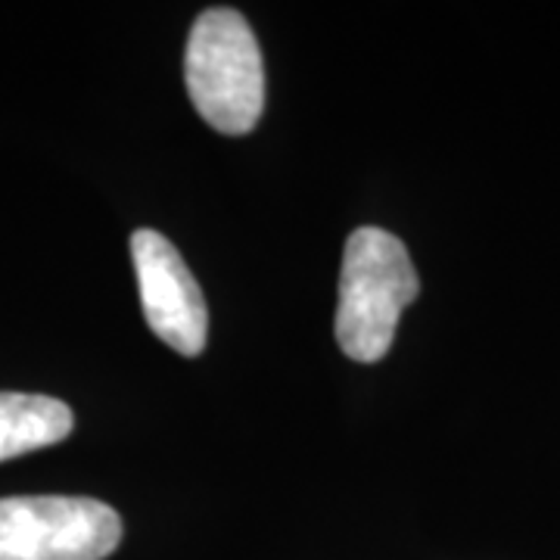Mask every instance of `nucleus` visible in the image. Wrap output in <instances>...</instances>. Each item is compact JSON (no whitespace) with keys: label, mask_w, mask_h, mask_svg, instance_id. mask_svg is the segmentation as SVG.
<instances>
[{"label":"nucleus","mask_w":560,"mask_h":560,"mask_svg":"<svg viewBox=\"0 0 560 560\" xmlns=\"http://www.w3.org/2000/svg\"><path fill=\"white\" fill-rule=\"evenodd\" d=\"M187 94L221 135H246L265 109V66L259 40L243 13L212 7L197 16L184 54Z\"/></svg>","instance_id":"2"},{"label":"nucleus","mask_w":560,"mask_h":560,"mask_svg":"<svg viewBox=\"0 0 560 560\" xmlns=\"http://www.w3.org/2000/svg\"><path fill=\"white\" fill-rule=\"evenodd\" d=\"M75 427L72 408L38 393H0V460L62 442Z\"/></svg>","instance_id":"5"},{"label":"nucleus","mask_w":560,"mask_h":560,"mask_svg":"<svg viewBox=\"0 0 560 560\" xmlns=\"http://www.w3.org/2000/svg\"><path fill=\"white\" fill-rule=\"evenodd\" d=\"M131 259L150 330L180 355H200L209 334V312L187 261L172 241L150 228L131 234Z\"/></svg>","instance_id":"4"},{"label":"nucleus","mask_w":560,"mask_h":560,"mask_svg":"<svg viewBox=\"0 0 560 560\" xmlns=\"http://www.w3.org/2000/svg\"><path fill=\"white\" fill-rule=\"evenodd\" d=\"M420 280L405 243L383 228H359L342 249L340 302L334 334L352 361L374 364L396 340L405 305L418 300Z\"/></svg>","instance_id":"1"},{"label":"nucleus","mask_w":560,"mask_h":560,"mask_svg":"<svg viewBox=\"0 0 560 560\" xmlns=\"http://www.w3.org/2000/svg\"><path fill=\"white\" fill-rule=\"evenodd\" d=\"M119 541V514L97 499H0V560H103Z\"/></svg>","instance_id":"3"}]
</instances>
